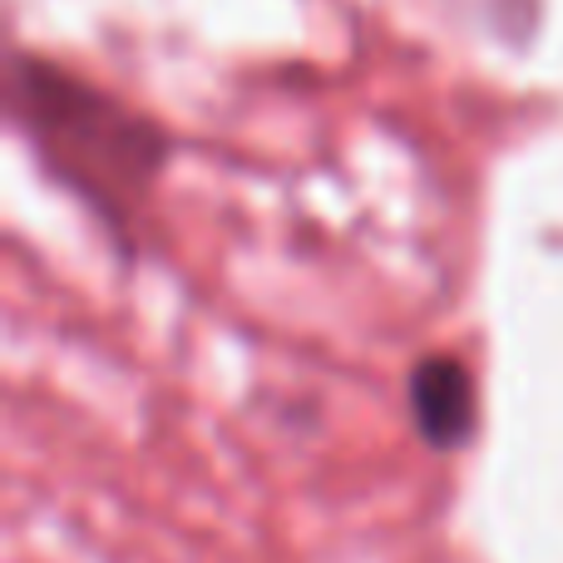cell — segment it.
<instances>
[{"label": "cell", "instance_id": "cell-1", "mask_svg": "<svg viewBox=\"0 0 563 563\" xmlns=\"http://www.w3.org/2000/svg\"><path fill=\"white\" fill-rule=\"evenodd\" d=\"M10 114L35 144V158L65 184L124 253H134V223L148 188L168 164V134L124 109L89 79L20 55L10 69Z\"/></svg>", "mask_w": 563, "mask_h": 563}, {"label": "cell", "instance_id": "cell-2", "mask_svg": "<svg viewBox=\"0 0 563 563\" xmlns=\"http://www.w3.org/2000/svg\"><path fill=\"white\" fill-rule=\"evenodd\" d=\"M406 400L416 435L440 455L460 450L475 435V380H470L465 361L450 356V351H430V356H420L410 366Z\"/></svg>", "mask_w": 563, "mask_h": 563}]
</instances>
